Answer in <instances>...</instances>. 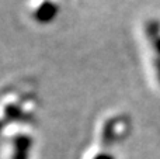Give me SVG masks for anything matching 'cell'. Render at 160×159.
Segmentation results:
<instances>
[{"mask_svg":"<svg viewBox=\"0 0 160 159\" xmlns=\"http://www.w3.org/2000/svg\"><path fill=\"white\" fill-rule=\"evenodd\" d=\"M31 148V138L25 134H18L13 141V158L11 159H28Z\"/></svg>","mask_w":160,"mask_h":159,"instance_id":"7a4b0ae2","label":"cell"},{"mask_svg":"<svg viewBox=\"0 0 160 159\" xmlns=\"http://www.w3.org/2000/svg\"><path fill=\"white\" fill-rule=\"evenodd\" d=\"M88 159H114L111 156L110 152H105V151H94L93 154L88 155Z\"/></svg>","mask_w":160,"mask_h":159,"instance_id":"3957f363","label":"cell"},{"mask_svg":"<svg viewBox=\"0 0 160 159\" xmlns=\"http://www.w3.org/2000/svg\"><path fill=\"white\" fill-rule=\"evenodd\" d=\"M59 13V6L53 0H39L32 10V17L39 24H49Z\"/></svg>","mask_w":160,"mask_h":159,"instance_id":"6da1fadb","label":"cell"},{"mask_svg":"<svg viewBox=\"0 0 160 159\" xmlns=\"http://www.w3.org/2000/svg\"><path fill=\"white\" fill-rule=\"evenodd\" d=\"M2 128H3V121H0V131H2Z\"/></svg>","mask_w":160,"mask_h":159,"instance_id":"277c9868","label":"cell"}]
</instances>
